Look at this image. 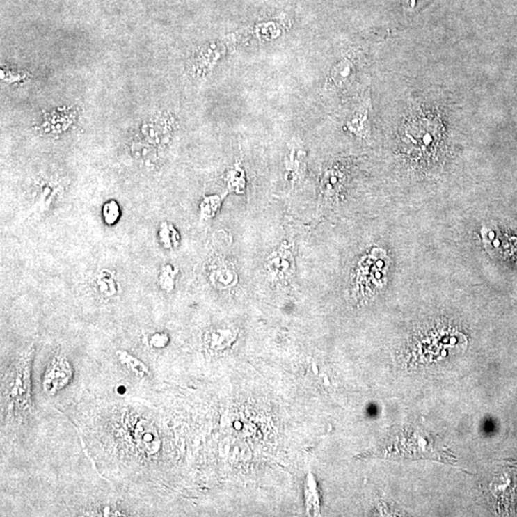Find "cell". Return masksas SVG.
<instances>
[{
    "label": "cell",
    "mask_w": 517,
    "mask_h": 517,
    "mask_svg": "<svg viewBox=\"0 0 517 517\" xmlns=\"http://www.w3.org/2000/svg\"><path fill=\"white\" fill-rule=\"evenodd\" d=\"M383 269L384 262L381 261V260L374 261V256L372 255L367 258L363 267H361V275H363L361 281H365L367 286L371 284V281H373V285L376 286L379 284V281H381V279L383 278Z\"/></svg>",
    "instance_id": "4"
},
{
    "label": "cell",
    "mask_w": 517,
    "mask_h": 517,
    "mask_svg": "<svg viewBox=\"0 0 517 517\" xmlns=\"http://www.w3.org/2000/svg\"><path fill=\"white\" fill-rule=\"evenodd\" d=\"M122 216L121 206L116 200H109L104 203L102 207V218L104 223L109 226L116 225Z\"/></svg>",
    "instance_id": "8"
},
{
    "label": "cell",
    "mask_w": 517,
    "mask_h": 517,
    "mask_svg": "<svg viewBox=\"0 0 517 517\" xmlns=\"http://www.w3.org/2000/svg\"><path fill=\"white\" fill-rule=\"evenodd\" d=\"M177 273L178 269L175 264H164L160 269L159 277H157L160 287L166 292H172L175 287Z\"/></svg>",
    "instance_id": "7"
},
{
    "label": "cell",
    "mask_w": 517,
    "mask_h": 517,
    "mask_svg": "<svg viewBox=\"0 0 517 517\" xmlns=\"http://www.w3.org/2000/svg\"><path fill=\"white\" fill-rule=\"evenodd\" d=\"M351 74H353V65L349 63L348 61H344L340 63V65L333 68L332 74H331L330 80L335 86H341L345 85L349 79L351 78Z\"/></svg>",
    "instance_id": "10"
},
{
    "label": "cell",
    "mask_w": 517,
    "mask_h": 517,
    "mask_svg": "<svg viewBox=\"0 0 517 517\" xmlns=\"http://www.w3.org/2000/svg\"><path fill=\"white\" fill-rule=\"evenodd\" d=\"M159 244L164 249H174L180 244V236L173 224L163 221L157 232Z\"/></svg>",
    "instance_id": "6"
},
{
    "label": "cell",
    "mask_w": 517,
    "mask_h": 517,
    "mask_svg": "<svg viewBox=\"0 0 517 517\" xmlns=\"http://www.w3.org/2000/svg\"><path fill=\"white\" fill-rule=\"evenodd\" d=\"M267 269L274 281L289 282L295 273L294 255L289 249L280 247L267 258Z\"/></svg>",
    "instance_id": "1"
},
{
    "label": "cell",
    "mask_w": 517,
    "mask_h": 517,
    "mask_svg": "<svg viewBox=\"0 0 517 517\" xmlns=\"http://www.w3.org/2000/svg\"><path fill=\"white\" fill-rule=\"evenodd\" d=\"M139 434H137V442L141 445L142 450H146L148 453H155L159 450V443H157V434L154 429H146L142 425V429H139Z\"/></svg>",
    "instance_id": "9"
},
{
    "label": "cell",
    "mask_w": 517,
    "mask_h": 517,
    "mask_svg": "<svg viewBox=\"0 0 517 517\" xmlns=\"http://www.w3.org/2000/svg\"><path fill=\"white\" fill-rule=\"evenodd\" d=\"M116 356L120 363L126 366L129 371L136 374V376H147L150 374L149 368L143 361L140 360L136 356H132L129 351L124 350H117Z\"/></svg>",
    "instance_id": "5"
},
{
    "label": "cell",
    "mask_w": 517,
    "mask_h": 517,
    "mask_svg": "<svg viewBox=\"0 0 517 517\" xmlns=\"http://www.w3.org/2000/svg\"><path fill=\"white\" fill-rule=\"evenodd\" d=\"M95 287L99 294L104 298H112L118 295L120 286L114 272L102 269L95 277Z\"/></svg>",
    "instance_id": "3"
},
{
    "label": "cell",
    "mask_w": 517,
    "mask_h": 517,
    "mask_svg": "<svg viewBox=\"0 0 517 517\" xmlns=\"http://www.w3.org/2000/svg\"><path fill=\"white\" fill-rule=\"evenodd\" d=\"M221 200L223 198L218 196H212V197L210 196V197L203 198L202 202L200 203L201 218L205 220L212 218L220 208Z\"/></svg>",
    "instance_id": "11"
},
{
    "label": "cell",
    "mask_w": 517,
    "mask_h": 517,
    "mask_svg": "<svg viewBox=\"0 0 517 517\" xmlns=\"http://www.w3.org/2000/svg\"><path fill=\"white\" fill-rule=\"evenodd\" d=\"M169 338L166 333H155L154 335L150 336L149 344L155 349H160L165 347L167 345Z\"/></svg>",
    "instance_id": "13"
},
{
    "label": "cell",
    "mask_w": 517,
    "mask_h": 517,
    "mask_svg": "<svg viewBox=\"0 0 517 517\" xmlns=\"http://www.w3.org/2000/svg\"><path fill=\"white\" fill-rule=\"evenodd\" d=\"M234 275L233 272L228 269H224V267H218L216 271L212 272V280L214 284L220 286H228L232 281H233Z\"/></svg>",
    "instance_id": "12"
},
{
    "label": "cell",
    "mask_w": 517,
    "mask_h": 517,
    "mask_svg": "<svg viewBox=\"0 0 517 517\" xmlns=\"http://www.w3.org/2000/svg\"><path fill=\"white\" fill-rule=\"evenodd\" d=\"M71 376L72 370L70 363L65 358H57L54 359L45 374L43 385L48 393L54 394L67 385Z\"/></svg>",
    "instance_id": "2"
}]
</instances>
